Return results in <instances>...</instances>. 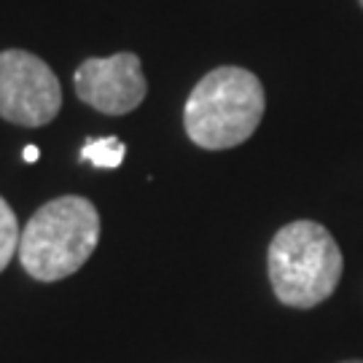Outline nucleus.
I'll return each instance as SVG.
<instances>
[{
  "label": "nucleus",
  "instance_id": "nucleus-1",
  "mask_svg": "<svg viewBox=\"0 0 363 363\" xmlns=\"http://www.w3.org/2000/svg\"><path fill=\"white\" fill-rule=\"evenodd\" d=\"M100 242V213L84 196H57L40 205L19 234V264L38 283L76 274Z\"/></svg>",
  "mask_w": 363,
  "mask_h": 363
},
{
  "label": "nucleus",
  "instance_id": "nucleus-2",
  "mask_svg": "<svg viewBox=\"0 0 363 363\" xmlns=\"http://www.w3.org/2000/svg\"><path fill=\"white\" fill-rule=\"evenodd\" d=\"M267 269L286 307L312 310L337 291L345 259L334 234L318 220H291L269 242Z\"/></svg>",
  "mask_w": 363,
  "mask_h": 363
},
{
  "label": "nucleus",
  "instance_id": "nucleus-3",
  "mask_svg": "<svg viewBox=\"0 0 363 363\" xmlns=\"http://www.w3.org/2000/svg\"><path fill=\"white\" fill-rule=\"evenodd\" d=\"M264 108V86L250 70L234 65L216 67L186 100V135L208 151L234 148L259 130Z\"/></svg>",
  "mask_w": 363,
  "mask_h": 363
},
{
  "label": "nucleus",
  "instance_id": "nucleus-4",
  "mask_svg": "<svg viewBox=\"0 0 363 363\" xmlns=\"http://www.w3.org/2000/svg\"><path fill=\"white\" fill-rule=\"evenodd\" d=\"M62 111V86L52 67L25 49L0 52V118L43 127Z\"/></svg>",
  "mask_w": 363,
  "mask_h": 363
},
{
  "label": "nucleus",
  "instance_id": "nucleus-5",
  "mask_svg": "<svg viewBox=\"0 0 363 363\" xmlns=\"http://www.w3.org/2000/svg\"><path fill=\"white\" fill-rule=\"evenodd\" d=\"M73 84L78 100L105 116H124L135 111L148 91L143 62L132 52L84 60L73 76Z\"/></svg>",
  "mask_w": 363,
  "mask_h": 363
},
{
  "label": "nucleus",
  "instance_id": "nucleus-6",
  "mask_svg": "<svg viewBox=\"0 0 363 363\" xmlns=\"http://www.w3.org/2000/svg\"><path fill=\"white\" fill-rule=\"evenodd\" d=\"M81 156L100 169H116L124 156H127V145L121 143L118 138H91L84 143Z\"/></svg>",
  "mask_w": 363,
  "mask_h": 363
},
{
  "label": "nucleus",
  "instance_id": "nucleus-7",
  "mask_svg": "<svg viewBox=\"0 0 363 363\" xmlns=\"http://www.w3.org/2000/svg\"><path fill=\"white\" fill-rule=\"evenodd\" d=\"M19 220L13 216L11 205L0 196V272L11 264V259L19 250Z\"/></svg>",
  "mask_w": 363,
  "mask_h": 363
},
{
  "label": "nucleus",
  "instance_id": "nucleus-8",
  "mask_svg": "<svg viewBox=\"0 0 363 363\" xmlns=\"http://www.w3.org/2000/svg\"><path fill=\"white\" fill-rule=\"evenodd\" d=\"M35 159H38V148H35V145H27V148H25V162H30V164H33Z\"/></svg>",
  "mask_w": 363,
  "mask_h": 363
},
{
  "label": "nucleus",
  "instance_id": "nucleus-9",
  "mask_svg": "<svg viewBox=\"0 0 363 363\" xmlns=\"http://www.w3.org/2000/svg\"><path fill=\"white\" fill-rule=\"evenodd\" d=\"M345 363H363V361H345Z\"/></svg>",
  "mask_w": 363,
  "mask_h": 363
},
{
  "label": "nucleus",
  "instance_id": "nucleus-10",
  "mask_svg": "<svg viewBox=\"0 0 363 363\" xmlns=\"http://www.w3.org/2000/svg\"><path fill=\"white\" fill-rule=\"evenodd\" d=\"M358 3H361V9H363V0H358Z\"/></svg>",
  "mask_w": 363,
  "mask_h": 363
}]
</instances>
